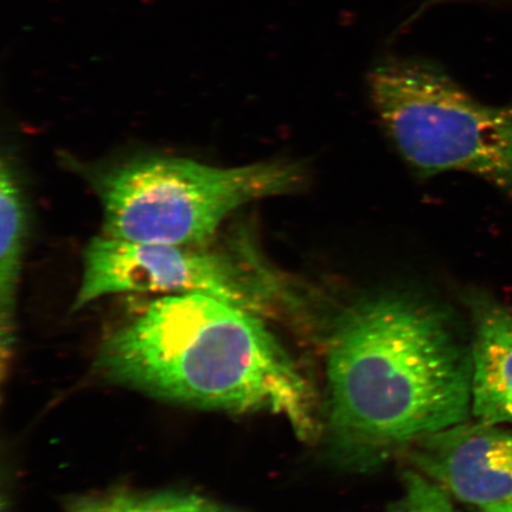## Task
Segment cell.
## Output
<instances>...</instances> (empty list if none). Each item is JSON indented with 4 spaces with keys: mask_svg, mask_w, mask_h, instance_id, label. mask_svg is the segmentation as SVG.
Masks as SVG:
<instances>
[{
    "mask_svg": "<svg viewBox=\"0 0 512 512\" xmlns=\"http://www.w3.org/2000/svg\"><path fill=\"white\" fill-rule=\"evenodd\" d=\"M323 432L332 457L367 470L469 421L471 345L437 306L384 294L345 307L325 338Z\"/></svg>",
    "mask_w": 512,
    "mask_h": 512,
    "instance_id": "cell-1",
    "label": "cell"
},
{
    "mask_svg": "<svg viewBox=\"0 0 512 512\" xmlns=\"http://www.w3.org/2000/svg\"><path fill=\"white\" fill-rule=\"evenodd\" d=\"M262 318L204 294H170L106 338L96 369L160 399L279 415L298 438L316 440V394Z\"/></svg>",
    "mask_w": 512,
    "mask_h": 512,
    "instance_id": "cell-2",
    "label": "cell"
},
{
    "mask_svg": "<svg viewBox=\"0 0 512 512\" xmlns=\"http://www.w3.org/2000/svg\"><path fill=\"white\" fill-rule=\"evenodd\" d=\"M79 171L99 198L102 235L158 245L209 243L235 211L304 181L303 170L284 160L221 168L151 156Z\"/></svg>",
    "mask_w": 512,
    "mask_h": 512,
    "instance_id": "cell-3",
    "label": "cell"
},
{
    "mask_svg": "<svg viewBox=\"0 0 512 512\" xmlns=\"http://www.w3.org/2000/svg\"><path fill=\"white\" fill-rule=\"evenodd\" d=\"M369 89L384 130L419 175L465 172L512 196V107L482 104L418 57L382 61Z\"/></svg>",
    "mask_w": 512,
    "mask_h": 512,
    "instance_id": "cell-4",
    "label": "cell"
},
{
    "mask_svg": "<svg viewBox=\"0 0 512 512\" xmlns=\"http://www.w3.org/2000/svg\"><path fill=\"white\" fill-rule=\"evenodd\" d=\"M209 243L158 245L98 236L83 253L73 310L128 293L204 294L261 317L296 303V292L247 236L236 235L221 247Z\"/></svg>",
    "mask_w": 512,
    "mask_h": 512,
    "instance_id": "cell-5",
    "label": "cell"
},
{
    "mask_svg": "<svg viewBox=\"0 0 512 512\" xmlns=\"http://www.w3.org/2000/svg\"><path fill=\"white\" fill-rule=\"evenodd\" d=\"M415 471L480 512L512 502V433L465 421L408 447Z\"/></svg>",
    "mask_w": 512,
    "mask_h": 512,
    "instance_id": "cell-6",
    "label": "cell"
},
{
    "mask_svg": "<svg viewBox=\"0 0 512 512\" xmlns=\"http://www.w3.org/2000/svg\"><path fill=\"white\" fill-rule=\"evenodd\" d=\"M471 345V413L489 425H512V310L482 292L467 296Z\"/></svg>",
    "mask_w": 512,
    "mask_h": 512,
    "instance_id": "cell-7",
    "label": "cell"
},
{
    "mask_svg": "<svg viewBox=\"0 0 512 512\" xmlns=\"http://www.w3.org/2000/svg\"><path fill=\"white\" fill-rule=\"evenodd\" d=\"M29 206L16 160L0 163V323L3 370L15 343L17 291L29 235Z\"/></svg>",
    "mask_w": 512,
    "mask_h": 512,
    "instance_id": "cell-8",
    "label": "cell"
},
{
    "mask_svg": "<svg viewBox=\"0 0 512 512\" xmlns=\"http://www.w3.org/2000/svg\"><path fill=\"white\" fill-rule=\"evenodd\" d=\"M99 512H239L211 499L181 492L133 495L128 492L96 497Z\"/></svg>",
    "mask_w": 512,
    "mask_h": 512,
    "instance_id": "cell-9",
    "label": "cell"
},
{
    "mask_svg": "<svg viewBox=\"0 0 512 512\" xmlns=\"http://www.w3.org/2000/svg\"><path fill=\"white\" fill-rule=\"evenodd\" d=\"M406 494L415 512H456L450 495L432 480L416 471L406 473Z\"/></svg>",
    "mask_w": 512,
    "mask_h": 512,
    "instance_id": "cell-10",
    "label": "cell"
},
{
    "mask_svg": "<svg viewBox=\"0 0 512 512\" xmlns=\"http://www.w3.org/2000/svg\"><path fill=\"white\" fill-rule=\"evenodd\" d=\"M69 512H99L96 497H87L74 502Z\"/></svg>",
    "mask_w": 512,
    "mask_h": 512,
    "instance_id": "cell-11",
    "label": "cell"
},
{
    "mask_svg": "<svg viewBox=\"0 0 512 512\" xmlns=\"http://www.w3.org/2000/svg\"><path fill=\"white\" fill-rule=\"evenodd\" d=\"M389 512H415L412 499L406 494L399 504H396Z\"/></svg>",
    "mask_w": 512,
    "mask_h": 512,
    "instance_id": "cell-12",
    "label": "cell"
},
{
    "mask_svg": "<svg viewBox=\"0 0 512 512\" xmlns=\"http://www.w3.org/2000/svg\"><path fill=\"white\" fill-rule=\"evenodd\" d=\"M494 512H512V502L509 503V504H505L503 505V507L501 508H498L496 511Z\"/></svg>",
    "mask_w": 512,
    "mask_h": 512,
    "instance_id": "cell-13",
    "label": "cell"
}]
</instances>
